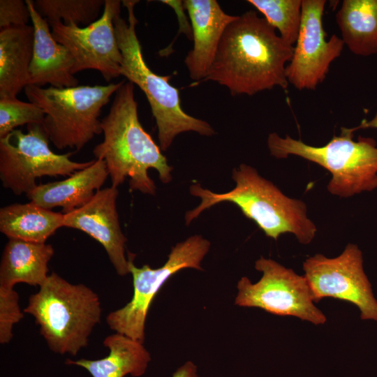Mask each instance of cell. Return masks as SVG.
Returning <instances> with one entry per match:
<instances>
[{
    "label": "cell",
    "mask_w": 377,
    "mask_h": 377,
    "mask_svg": "<svg viewBox=\"0 0 377 377\" xmlns=\"http://www.w3.org/2000/svg\"><path fill=\"white\" fill-rule=\"evenodd\" d=\"M101 128L103 140L93 154L105 162L112 186L117 188L129 178L131 191L154 195L156 186L148 175L149 169L157 171L162 183L171 182L172 167L140 122L134 84L124 80L116 91Z\"/></svg>",
    "instance_id": "cell-2"
},
{
    "label": "cell",
    "mask_w": 377,
    "mask_h": 377,
    "mask_svg": "<svg viewBox=\"0 0 377 377\" xmlns=\"http://www.w3.org/2000/svg\"><path fill=\"white\" fill-rule=\"evenodd\" d=\"M32 25L13 26L0 31V99L16 98L28 85L32 60Z\"/></svg>",
    "instance_id": "cell-18"
},
{
    "label": "cell",
    "mask_w": 377,
    "mask_h": 377,
    "mask_svg": "<svg viewBox=\"0 0 377 377\" xmlns=\"http://www.w3.org/2000/svg\"><path fill=\"white\" fill-rule=\"evenodd\" d=\"M64 215L33 202L14 203L0 209V231L8 239L45 243L64 227Z\"/></svg>",
    "instance_id": "cell-21"
},
{
    "label": "cell",
    "mask_w": 377,
    "mask_h": 377,
    "mask_svg": "<svg viewBox=\"0 0 377 377\" xmlns=\"http://www.w3.org/2000/svg\"><path fill=\"white\" fill-rule=\"evenodd\" d=\"M29 20H31V15L25 1H0L1 29L13 26L26 25Z\"/></svg>",
    "instance_id": "cell-27"
},
{
    "label": "cell",
    "mask_w": 377,
    "mask_h": 377,
    "mask_svg": "<svg viewBox=\"0 0 377 377\" xmlns=\"http://www.w3.org/2000/svg\"><path fill=\"white\" fill-rule=\"evenodd\" d=\"M304 277L314 302L333 297L355 304L362 320L377 321V300L363 267L362 253L357 245L348 244L337 257L322 254L308 258L303 263Z\"/></svg>",
    "instance_id": "cell-11"
},
{
    "label": "cell",
    "mask_w": 377,
    "mask_h": 377,
    "mask_svg": "<svg viewBox=\"0 0 377 377\" xmlns=\"http://www.w3.org/2000/svg\"><path fill=\"white\" fill-rule=\"evenodd\" d=\"M34 29V42L28 85L55 88L77 86L78 80L72 73L75 60L70 51L59 43L52 34L50 24L34 6V1L25 0Z\"/></svg>",
    "instance_id": "cell-16"
},
{
    "label": "cell",
    "mask_w": 377,
    "mask_h": 377,
    "mask_svg": "<svg viewBox=\"0 0 377 377\" xmlns=\"http://www.w3.org/2000/svg\"><path fill=\"white\" fill-rule=\"evenodd\" d=\"M136 0L122 1L127 8V20L118 14L114 19V31L122 56L120 75L136 84L145 94L158 128L161 151H166L180 133L192 131L201 135L216 133L206 121L195 118L184 111L179 90L170 83V75H160L147 66L138 38V20L134 7Z\"/></svg>",
    "instance_id": "cell-4"
},
{
    "label": "cell",
    "mask_w": 377,
    "mask_h": 377,
    "mask_svg": "<svg viewBox=\"0 0 377 377\" xmlns=\"http://www.w3.org/2000/svg\"><path fill=\"white\" fill-rule=\"evenodd\" d=\"M288 44L297 41L302 20V0H248Z\"/></svg>",
    "instance_id": "cell-24"
},
{
    "label": "cell",
    "mask_w": 377,
    "mask_h": 377,
    "mask_svg": "<svg viewBox=\"0 0 377 377\" xmlns=\"http://www.w3.org/2000/svg\"><path fill=\"white\" fill-rule=\"evenodd\" d=\"M45 114L36 105L17 98L0 99V138L24 124H43Z\"/></svg>",
    "instance_id": "cell-25"
},
{
    "label": "cell",
    "mask_w": 377,
    "mask_h": 377,
    "mask_svg": "<svg viewBox=\"0 0 377 377\" xmlns=\"http://www.w3.org/2000/svg\"><path fill=\"white\" fill-rule=\"evenodd\" d=\"M210 246V242L202 235H192L172 246L165 263L154 269L148 265L136 267L133 263L135 255L128 252L133 297L125 306L107 316L108 327L114 332L144 343L146 318L158 291L172 276L183 269L203 270L201 263Z\"/></svg>",
    "instance_id": "cell-8"
},
{
    "label": "cell",
    "mask_w": 377,
    "mask_h": 377,
    "mask_svg": "<svg viewBox=\"0 0 377 377\" xmlns=\"http://www.w3.org/2000/svg\"><path fill=\"white\" fill-rule=\"evenodd\" d=\"M293 51L265 17L249 10L227 26L203 81L216 82L232 96L285 89L289 84L286 67Z\"/></svg>",
    "instance_id": "cell-1"
},
{
    "label": "cell",
    "mask_w": 377,
    "mask_h": 377,
    "mask_svg": "<svg viewBox=\"0 0 377 377\" xmlns=\"http://www.w3.org/2000/svg\"><path fill=\"white\" fill-rule=\"evenodd\" d=\"M117 187H106L96 191L83 206L64 214V227L81 230L99 242L117 274H130L126 257L127 238L124 235L117 209Z\"/></svg>",
    "instance_id": "cell-14"
},
{
    "label": "cell",
    "mask_w": 377,
    "mask_h": 377,
    "mask_svg": "<svg viewBox=\"0 0 377 377\" xmlns=\"http://www.w3.org/2000/svg\"><path fill=\"white\" fill-rule=\"evenodd\" d=\"M339 135L321 147L304 143L273 132L267 137L270 154L281 159L300 156L325 168L332 174L327 188L332 195L348 198L377 188V145L374 139L353 140L354 128H341Z\"/></svg>",
    "instance_id": "cell-6"
},
{
    "label": "cell",
    "mask_w": 377,
    "mask_h": 377,
    "mask_svg": "<svg viewBox=\"0 0 377 377\" xmlns=\"http://www.w3.org/2000/svg\"><path fill=\"white\" fill-rule=\"evenodd\" d=\"M118 0H105L103 14L85 27L65 25L61 21L48 22L53 38L64 45L75 60L72 73L93 69L110 82L120 75L122 56L118 45L114 19L120 13Z\"/></svg>",
    "instance_id": "cell-12"
},
{
    "label": "cell",
    "mask_w": 377,
    "mask_h": 377,
    "mask_svg": "<svg viewBox=\"0 0 377 377\" xmlns=\"http://www.w3.org/2000/svg\"><path fill=\"white\" fill-rule=\"evenodd\" d=\"M105 0H36L34 6L48 22L89 25L98 20Z\"/></svg>",
    "instance_id": "cell-23"
},
{
    "label": "cell",
    "mask_w": 377,
    "mask_h": 377,
    "mask_svg": "<svg viewBox=\"0 0 377 377\" xmlns=\"http://www.w3.org/2000/svg\"><path fill=\"white\" fill-rule=\"evenodd\" d=\"M232 178L236 185L226 193L212 192L199 183L190 186L191 194L200 198L201 202L186 212V226L205 210L228 202L238 207L268 237L276 240L282 234L291 233L302 244L311 242L317 228L308 217L306 205L302 200L288 197L272 182L260 176L256 169L244 163L232 170Z\"/></svg>",
    "instance_id": "cell-3"
},
{
    "label": "cell",
    "mask_w": 377,
    "mask_h": 377,
    "mask_svg": "<svg viewBox=\"0 0 377 377\" xmlns=\"http://www.w3.org/2000/svg\"><path fill=\"white\" fill-rule=\"evenodd\" d=\"M103 346L109 354L98 360L67 359L65 363L86 369L92 377H140L145 374L151 361L143 343L114 332L106 337Z\"/></svg>",
    "instance_id": "cell-20"
},
{
    "label": "cell",
    "mask_w": 377,
    "mask_h": 377,
    "mask_svg": "<svg viewBox=\"0 0 377 377\" xmlns=\"http://www.w3.org/2000/svg\"><path fill=\"white\" fill-rule=\"evenodd\" d=\"M255 268L263 273L262 277L255 283L246 276L239 280L235 305L260 308L278 316H295L314 325L326 322L325 314L314 304L304 276L263 256L255 262Z\"/></svg>",
    "instance_id": "cell-10"
},
{
    "label": "cell",
    "mask_w": 377,
    "mask_h": 377,
    "mask_svg": "<svg viewBox=\"0 0 377 377\" xmlns=\"http://www.w3.org/2000/svg\"><path fill=\"white\" fill-rule=\"evenodd\" d=\"M172 377H200L198 374L197 366L191 361H187L180 366Z\"/></svg>",
    "instance_id": "cell-28"
},
{
    "label": "cell",
    "mask_w": 377,
    "mask_h": 377,
    "mask_svg": "<svg viewBox=\"0 0 377 377\" xmlns=\"http://www.w3.org/2000/svg\"><path fill=\"white\" fill-rule=\"evenodd\" d=\"M335 18L341 39L352 53L377 54V0H343Z\"/></svg>",
    "instance_id": "cell-22"
},
{
    "label": "cell",
    "mask_w": 377,
    "mask_h": 377,
    "mask_svg": "<svg viewBox=\"0 0 377 377\" xmlns=\"http://www.w3.org/2000/svg\"><path fill=\"white\" fill-rule=\"evenodd\" d=\"M124 82L66 88L29 84L24 91L29 102L44 111L43 124L50 141L59 149L80 151L102 133L101 110Z\"/></svg>",
    "instance_id": "cell-7"
},
{
    "label": "cell",
    "mask_w": 377,
    "mask_h": 377,
    "mask_svg": "<svg viewBox=\"0 0 377 377\" xmlns=\"http://www.w3.org/2000/svg\"><path fill=\"white\" fill-rule=\"evenodd\" d=\"M23 318L19 304V295L14 288L0 286V343H8L12 339L13 327Z\"/></svg>",
    "instance_id": "cell-26"
},
{
    "label": "cell",
    "mask_w": 377,
    "mask_h": 377,
    "mask_svg": "<svg viewBox=\"0 0 377 377\" xmlns=\"http://www.w3.org/2000/svg\"><path fill=\"white\" fill-rule=\"evenodd\" d=\"M27 130L24 133L15 129L0 138V179L15 195H27L37 186V178L70 176L94 161L76 162L70 158L72 153L53 152L43 124H29Z\"/></svg>",
    "instance_id": "cell-9"
},
{
    "label": "cell",
    "mask_w": 377,
    "mask_h": 377,
    "mask_svg": "<svg viewBox=\"0 0 377 377\" xmlns=\"http://www.w3.org/2000/svg\"><path fill=\"white\" fill-rule=\"evenodd\" d=\"M108 176L105 162L96 159L64 180L37 185L27 196L42 207H59L63 214H68L88 202L101 189Z\"/></svg>",
    "instance_id": "cell-17"
},
{
    "label": "cell",
    "mask_w": 377,
    "mask_h": 377,
    "mask_svg": "<svg viewBox=\"0 0 377 377\" xmlns=\"http://www.w3.org/2000/svg\"><path fill=\"white\" fill-rule=\"evenodd\" d=\"M54 251L51 244L8 239L0 264V286L18 283L40 286L48 276V263Z\"/></svg>",
    "instance_id": "cell-19"
},
{
    "label": "cell",
    "mask_w": 377,
    "mask_h": 377,
    "mask_svg": "<svg viewBox=\"0 0 377 377\" xmlns=\"http://www.w3.org/2000/svg\"><path fill=\"white\" fill-rule=\"evenodd\" d=\"M23 312L34 318L52 352L75 356L87 346L93 329L100 323L101 306L90 288L71 283L52 272L30 295Z\"/></svg>",
    "instance_id": "cell-5"
},
{
    "label": "cell",
    "mask_w": 377,
    "mask_h": 377,
    "mask_svg": "<svg viewBox=\"0 0 377 377\" xmlns=\"http://www.w3.org/2000/svg\"><path fill=\"white\" fill-rule=\"evenodd\" d=\"M325 0H302V20L293 57L286 67L288 84L298 90H315L345 45L336 34L326 40L323 24Z\"/></svg>",
    "instance_id": "cell-13"
},
{
    "label": "cell",
    "mask_w": 377,
    "mask_h": 377,
    "mask_svg": "<svg viewBox=\"0 0 377 377\" xmlns=\"http://www.w3.org/2000/svg\"><path fill=\"white\" fill-rule=\"evenodd\" d=\"M192 27L193 46L184 59L191 79L203 81L227 26L237 15L226 13L216 0H185Z\"/></svg>",
    "instance_id": "cell-15"
},
{
    "label": "cell",
    "mask_w": 377,
    "mask_h": 377,
    "mask_svg": "<svg viewBox=\"0 0 377 377\" xmlns=\"http://www.w3.org/2000/svg\"><path fill=\"white\" fill-rule=\"evenodd\" d=\"M373 128L377 129V112L372 119L369 121L363 120L358 126L354 127V129L355 131H357L361 128Z\"/></svg>",
    "instance_id": "cell-29"
}]
</instances>
